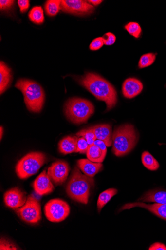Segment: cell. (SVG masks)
Masks as SVG:
<instances>
[{"mask_svg": "<svg viewBox=\"0 0 166 250\" xmlns=\"http://www.w3.org/2000/svg\"><path fill=\"white\" fill-rule=\"evenodd\" d=\"M61 3L59 0L47 1L44 6L46 14L50 16H56L61 9Z\"/></svg>", "mask_w": 166, "mask_h": 250, "instance_id": "24", "label": "cell"}, {"mask_svg": "<svg viewBox=\"0 0 166 250\" xmlns=\"http://www.w3.org/2000/svg\"><path fill=\"white\" fill-rule=\"evenodd\" d=\"M112 139V150L118 157L129 154L135 147L138 141L136 131L130 124H125L115 128Z\"/></svg>", "mask_w": 166, "mask_h": 250, "instance_id": "3", "label": "cell"}, {"mask_svg": "<svg viewBox=\"0 0 166 250\" xmlns=\"http://www.w3.org/2000/svg\"><path fill=\"white\" fill-rule=\"evenodd\" d=\"M15 87L22 92L28 109L33 112H40L45 102V93L37 83L25 79L17 81Z\"/></svg>", "mask_w": 166, "mask_h": 250, "instance_id": "4", "label": "cell"}, {"mask_svg": "<svg viewBox=\"0 0 166 250\" xmlns=\"http://www.w3.org/2000/svg\"><path fill=\"white\" fill-rule=\"evenodd\" d=\"M77 166L85 175L93 178L102 170L103 165L91 162L88 159H81L77 161Z\"/></svg>", "mask_w": 166, "mask_h": 250, "instance_id": "16", "label": "cell"}, {"mask_svg": "<svg viewBox=\"0 0 166 250\" xmlns=\"http://www.w3.org/2000/svg\"><path fill=\"white\" fill-rule=\"evenodd\" d=\"M89 147L88 143L83 137L79 138L75 153H87Z\"/></svg>", "mask_w": 166, "mask_h": 250, "instance_id": "28", "label": "cell"}, {"mask_svg": "<svg viewBox=\"0 0 166 250\" xmlns=\"http://www.w3.org/2000/svg\"><path fill=\"white\" fill-rule=\"evenodd\" d=\"M18 4L21 13L26 12L30 7V1L29 0H18Z\"/></svg>", "mask_w": 166, "mask_h": 250, "instance_id": "33", "label": "cell"}, {"mask_svg": "<svg viewBox=\"0 0 166 250\" xmlns=\"http://www.w3.org/2000/svg\"><path fill=\"white\" fill-rule=\"evenodd\" d=\"M156 58V54L154 53H148L142 55L138 62L139 69H144L153 64Z\"/></svg>", "mask_w": 166, "mask_h": 250, "instance_id": "25", "label": "cell"}, {"mask_svg": "<svg viewBox=\"0 0 166 250\" xmlns=\"http://www.w3.org/2000/svg\"><path fill=\"white\" fill-rule=\"evenodd\" d=\"M104 44L102 37L94 39L90 44L89 48L92 51H97L102 48Z\"/></svg>", "mask_w": 166, "mask_h": 250, "instance_id": "29", "label": "cell"}, {"mask_svg": "<svg viewBox=\"0 0 166 250\" xmlns=\"http://www.w3.org/2000/svg\"><path fill=\"white\" fill-rule=\"evenodd\" d=\"M76 135L78 138L83 137L89 146L93 145L94 142L97 140L95 134L89 127L80 131Z\"/></svg>", "mask_w": 166, "mask_h": 250, "instance_id": "26", "label": "cell"}, {"mask_svg": "<svg viewBox=\"0 0 166 250\" xmlns=\"http://www.w3.org/2000/svg\"><path fill=\"white\" fill-rule=\"evenodd\" d=\"M12 71L3 61L0 62V93L3 94L9 88L12 80Z\"/></svg>", "mask_w": 166, "mask_h": 250, "instance_id": "17", "label": "cell"}, {"mask_svg": "<svg viewBox=\"0 0 166 250\" xmlns=\"http://www.w3.org/2000/svg\"><path fill=\"white\" fill-rule=\"evenodd\" d=\"M104 44L106 45H113L116 41L115 36L111 33H106L102 37Z\"/></svg>", "mask_w": 166, "mask_h": 250, "instance_id": "31", "label": "cell"}, {"mask_svg": "<svg viewBox=\"0 0 166 250\" xmlns=\"http://www.w3.org/2000/svg\"><path fill=\"white\" fill-rule=\"evenodd\" d=\"M46 155L40 152H30L18 162L15 170L18 177L26 179L37 174L46 163Z\"/></svg>", "mask_w": 166, "mask_h": 250, "instance_id": "6", "label": "cell"}, {"mask_svg": "<svg viewBox=\"0 0 166 250\" xmlns=\"http://www.w3.org/2000/svg\"><path fill=\"white\" fill-rule=\"evenodd\" d=\"M125 29L131 36L138 39L142 34V29L139 24L135 22H129L125 26Z\"/></svg>", "mask_w": 166, "mask_h": 250, "instance_id": "27", "label": "cell"}, {"mask_svg": "<svg viewBox=\"0 0 166 250\" xmlns=\"http://www.w3.org/2000/svg\"><path fill=\"white\" fill-rule=\"evenodd\" d=\"M89 3L92 4V5L94 6H97L98 5L101 4L103 1L101 0H89L87 1Z\"/></svg>", "mask_w": 166, "mask_h": 250, "instance_id": "36", "label": "cell"}, {"mask_svg": "<svg viewBox=\"0 0 166 250\" xmlns=\"http://www.w3.org/2000/svg\"><path fill=\"white\" fill-rule=\"evenodd\" d=\"M142 164L148 170L156 171L159 168V164L156 159L148 151L142 154Z\"/></svg>", "mask_w": 166, "mask_h": 250, "instance_id": "22", "label": "cell"}, {"mask_svg": "<svg viewBox=\"0 0 166 250\" xmlns=\"http://www.w3.org/2000/svg\"><path fill=\"white\" fill-rule=\"evenodd\" d=\"M15 211L21 220L28 223L37 224L41 219L40 203L33 195L28 197L24 205Z\"/></svg>", "mask_w": 166, "mask_h": 250, "instance_id": "7", "label": "cell"}, {"mask_svg": "<svg viewBox=\"0 0 166 250\" xmlns=\"http://www.w3.org/2000/svg\"><path fill=\"white\" fill-rule=\"evenodd\" d=\"M70 167L68 164L63 161L53 163L47 169V174L56 186L63 184L69 175Z\"/></svg>", "mask_w": 166, "mask_h": 250, "instance_id": "10", "label": "cell"}, {"mask_svg": "<svg viewBox=\"0 0 166 250\" xmlns=\"http://www.w3.org/2000/svg\"><path fill=\"white\" fill-rule=\"evenodd\" d=\"M61 10L67 13L84 16L92 14L95 9L87 1L63 0L61 3Z\"/></svg>", "mask_w": 166, "mask_h": 250, "instance_id": "9", "label": "cell"}, {"mask_svg": "<svg viewBox=\"0 0 166 250\" xmlns=\"http://www.w3.org/2000/svg\"><path fill=\"white\" fill-rule=\"evenodd\" d=\"M117 190L114 188L108 189L100 194L97 201V208L100 213L103 208L117 193Z\"/></svg>", "mask_w": 166, "mask_h": 250, "instance_id": "21", "label": "cell"}, {"mask_svg": "<svg viewBox=\"0 0 166 250\" xmlns=\"http://www.w3.org/2000/svg\"><path fill=\"white\" fill-rule=\"evenodd\" d=\"M77 81L97 100L106 103L107 111L111 110L116 105L117 99L115 88L100 75L88 73L78 77Z\"/></svg>", "mask_w": 166, "mask_h": 250, "instance_id": "1", "label": "cell"}, {"mask_svg": "<svg viewBox=\"0 0 166 250\" xmlns=\"http://www.w3.org/2000/svg\"><path fill=\"white\" fill-rule=\"evenodd\" d=\"M33 187L35 192L40 196L50 194L55 190L52 181L46 170L42 171L35 180Z\"/></svg>", "mask_w": 166, "mask_h": 250, "instance_id": "13", "label": "cell"}, {"mask_svg": "<svg viewBox=\"0 0 166 250\" xmlns=\"http://www.w3.org/2000/svg\"><path fill=\"white\" fill-rule=\"evenodd\" d=\"M93 145L99 147L102 151L105 152H107V146L105 144V143L102 141L99 140H96L95 142H94Z\"/></svg>", "mask_w": 166, "mask_h": 250, "instance_id": "35", "label": "cell"}, {"mask_svg": "<svg viewBox=\"0 0 166 250\" xmlns=\"http://www.w3.org/2000/svg\"><path fill=\"white\" fill-rule=\"evenodd\" d=\"M143 88V84L140 81L135 78H129L123 84L122 92L125 98L132 99L139 95Z\"/></svg>", "mask_w": 166, "mask_h": 250, "instance_id": "14", "label": "cell"}, {"mask_svg": "<svg viewBox=\"0 0 166 250\" xmlns=\"http://www.w3.org/2000/svg\"><path fill=\"white\" fill-rule=\"evenodd\" d=\"M67 119L75 124L85 123L93 114L94 107L86 99L74 98L69 99L64 106Z\"/></svg>", "mask_w": 166, "mask_h": 250, "instance_id": "5", "label": "cell"}, {"mask_svg": "<svg viewBox=\"0 0 166 250\" xmlns=\"http://www.w3.org/2000/svg\"><path fill=\"white\" fill-rule=\"evenodd\" d=\"M134 208H145L158 217L166 220V204L155 203L153 204H147L140 202L128 203L121 208V211L129 210Z\"/></svg>", "mask_w": 166, "mask_h": 250, "instance_id": "12", "label": "cell"}, {"mask_svg": "<svg viewBox=\"0 0 166 250\" xmlns=\"http://www.w3.org/2000/svg\"><path fill=\"white\" fill-rule=\"evenodd\" d=\"M18 248L16 246V245L13 243L11 241H10L5 238H1V246H0V249H1V250H18Z\"/></svg>", "mask_w": 166, "mask_h": 250, "instance_id": "30", "label": "cell"}, {"mask_svg": "<svg viewBox=\"0 0 166 250\" xmlns=\"http://www.w3.org/2000/svg\"><path fill=\"white\" fill-rule=\"evenodd\" d=\"M149 250H166V246L163 243L156 242L149 247Z\"/></svg>", "mask_w": 166, "mask_h": 250, "instance_id": "34", "label": "cell"}, {"mask_svg": "<svg viewBox=\"0 0 166 250\" xmlns=\"http://www.w3.org/2000/svg\"><path fill=\"white\" fill-rule=\"evenodd\" d=\"M86 154L88 160L91 162L102 163L105 160L107 153L102 151L97 146L92 145L89 146Z\"/></svg>", "mask_w": 166, "mask_h": 250, "instance_id": "20", "label": "cell"}, {"mask_svg": "<svg viewBox=\"0 0 166 250\" xmlns=\"http://www.w3.org/2000/svg\"><path fill=\"white\" fill-rule=\"evenodd\" d=\"M138 200L144 202L166 204V191L158 190L149 191Z\"/></svg>", "mask_w": 166, "mask_h": 250, "instance_id": "19", "label": "cell"}, {"mask_svg": "<svg viewBox=\"0 0 166 250\" xmlns=\"http://www.w3.org/2000/svg\"><path fill=\"white\" fill-rule=\"evenodd\" d=\"M30 20L37 25H41L44 21L43 10L41 7L36 6L32 9L29 13Z\"/></svg>", "mask_w": 166, "mask_h": 250, "instance_id": "23", "label": "cell"}, {"mask_svg": "<svg viewBox=\"0 0 166 250\" xmlns=\"http://www.w3.org/2000/svg\"><path fill=\"white\" fill-rule=\"evenodd\" d=\"M89 128L95 134L97 139L104 142L107 147L112 145V133L111 125L100 124Z\"/></svg>", "mask_w": 166, "mask_h": 250, "instance_id": "15", "label": "cell"}, {"mask_svg": "<svg viewBox=\"0 0 166 250\" xmlns=\"http://www.w3.org/2000/svg\"><path fill=\"white\" fill-rule=\"evenodd\" d=\"M94 186L93 178L83 174L75 167L66 188L67 195L74 201L87 204L91 189Z\"/></svg>", "mask_w": 166, "mask_h": 250, "instance_id": "2", "label": "cell"}, {"mask_svg": "<svg viewBox=\"0 0 166 250\" xmlns=\"http://www.w3.org/2000/svg\"><path fill=\"white\" fill-rule=\"evenodd\" d=\"M78 139L76 136H67L63 138L58 144L60 152L64 155L75 152Z\"/></svg>", "mask_w": 166, "mask_h": 250, "instance_id": "18", "label": "cell"}, {"mask_svg": "<svg viewBox=\"0 0 166 250\" xmlns=\"http://www.w3.org/2000/svg\"><path fill=\"white\" fill-rule=\"evenodd\" d=\"M28 197L18 188H15L7 191L4 195L6 206L10 208L15 210L21 208L26 203Z\"/></svg>", "mask_w": 166, "mask_h": 250, "instance_id": "11", "label": "cell"}, {"mask_svg": "<svg viewBox=\"0 0 166 250\" xmlns=\"http://www.w3.org/2000/svg\"><path fill=\"white\" fill-rule=\"evenodd\" d=\"M15 2L13 0H1L0 1V9L1 11L9 10L13 6Z\"/></svg>", "mask_w": 166, "mask_h": 250, "instance_id": "32", "label": "cell"}, {"mask_svg": "<svg viewBox=\"0 0 166 250\" xmlns=\"http://www.w3.org/2000/svg\"><path fill=\"white\" fill-rule=\"evenodd\" d=\"M3 132H4V129H3V127L1 126V129H0V133H1V140H2V136L3 134Z\"/></svg>", "mask_w": 166, "mask_h": 250, "instance_id": "37", "label": "cell"}, {"mask_svg": "<svg viewBox=\"0 0 166 250\" xmlns=\"http://www.w3.org/2000/svg\"><path fill=\"white\" fill-rule=\"evenodd\" d=\"M44 214L47 220L59 223L65 220L70 213L69 204L60 199H54L47 202L44 208Z\"/></svg>", "mask_w": 166, "mask_h": 250, "instance_id": "8", "label": "cell"}]
</instances>
